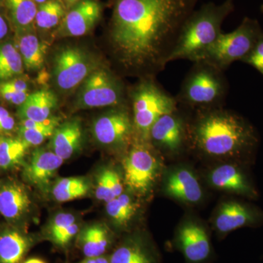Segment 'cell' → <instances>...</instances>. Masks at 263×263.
<instances>
[{
  "label": "cell",
  "instance_id": "8992f818",
  "mask_svg": "<svg viewBox=\"0 0 263 263\" xmlns=\"http://www.w3.org/2000/svg\"><path fill=\"white\" fill-rule=\"evenodd\" d=\"M262 33L258 21L245 17L233 32L221 33L199 61L206 62L221 70H226L233 62H242L248 56Z\"/></svg>",
  "mask_w": 263,
  "mask_h": 263
},
{
  "label": "cell",
  "instance_id": "f35d334b",
  "mask_svg": "<svg viewBox=\"0 0 263 263\" xmlns=\"http://www.w3.org/2000/svg\"><path fill=\"white\" fill-rule=\"evenodd\" d=\"M79 263H110V258L104 255L94 257H86V259Z\"/></svg>",
  "mask_w": 263,
  "mask_h": 263
},
{
  "label": "cell",
  "instance_id": "cb8c5ba5",
  "mask_svg": "<svg viewBox=\"0 0 263 263\" xmlns=\"http://www.w3.org/2000/svg\"><path fill=\"white\" fill-rule=\"evenodd\" d=\"M110 263H156L155 256L139 238H130L116 249Z\"/></svg>",
  "mask_w": 263,
  "mask_h": 263
},
{
  "label": "cell",
  "instance_id": "7402d4cb",
  "mask_svg": "<svg viewBox=\"0 0 263 263\" xmlns=\"http://www.w3.org/2000/svg\"><path fill=\"white\" fill-rule=\"evenodd\" d=\"M19 34L17 47L24 67L29 71L41 70L44 64L47 46L29 32Z\"/></svg>",
  "mask_w": 263,
  "mask_h": 263
},
{
  "label": "cell",
  "instance_id": "d4e9b609",
  "mask_svg": "<svg viewBox=\"0 0 263 263\" xmlns=\"http://www.w3.org/2000/svg\"><path fill=\"white\" fill-rule=\"evenodd\" d=\"M59 125L57 118H50L43 122L24 119L21 122L19 136L29 146H39L53 136Z\"/></svg>",
  "mask_w": 263,
  "mask_h": 263
},
{
  "label": "cell",
  "instance_id": "7a4b0ae2",
  "mask_svg": "<svg viewBox=\"0 0 263 263\" xmlns=\"http://www.w3.org/2000/svg\"><path fill=\"white\" fill-rule=\"evenodd\" d=\"M195 112V119L188 123L189 142L203 155L238 158L257 146L253 127L235 112L223 108Z\"/></svg>",
  "mask_w": 263,
  "mask_h": 263
},
{
  "label": "cell",
  "instance_id": "8fae6325",
  "mask_svg": "<svg viewBox=\"0 0 263 263\" xmlns=\"http://www.w3.org/2000/svg\"><path fill=\"white\" fill-rule=\"evenodd\" d=\"M181 111L178 106L171 113L162 116L151 128L149 141L157 148L177 153L189 141V122H185Z\"/></svg>",
  "mask_w": 263,
  "mask_h": 263
},
{
  "label": "cell",
  "instance_id": "836d02e7",
  "mask_svg": "<svg viewBox=\"0 0 263 263\" xmlns=\"http://www.w3.org/2000/svg\"><path fill=\"white\" fill-rule=\"evenodd\" d=\"M242 62L252 66L263 76V33L253 50Z\"/></svg>",
  "mask_w": 263,
  "mask_h": 263
},
{
  "label": "cell",
  "instance_id": "b9f144b4",
  "mask_svg": "<svg viewBox=\"0 0 263 263\" xmlns=\"http://www.w3.org/2000/svg\"><path fill=\"white\" fill-rule=\"evenodd\" d=\"M83 1V0H65V5L68 8H72L73 5L77 4L79 2Z\"/></svg>",
  "mask_w": 263,
  "mask_h": 263
},
{
  "label": "cell",
  "instance_id": "8d00e7d4",
  "mask_svg": "<svg viewBox=\"0 0 263 263\" xmlns=\"http://www.w3.org/2000/svg\"><path fill=\"white\" fill-rule=\"evenodd\" d=\"M0 89L14 90L18 91H29L28 85L23 79H15L0 82Z\"/></svg>",
  "mask_w": 263,
  "mask_h": 263
},
{
  "label": "cell",
  "instance_id": "603a6c76",
  "mask_svg": "<svg viewBox=\"0 0 263 263\" xmlns=\"http://www.w3.org/2000/svg\"><path fill=\"white\" fill-rule=\"evenodd\" d=\"M110 243L106 228L94 224L85 228L79 237V246L86 257H94L105 254Z\"/></svg>",
  "mask_w": 263,
  "mask_h": 263
},
{
  "label": "cell",
  "instance_id": "4316f807",
  "mask_svg": "<svg viewBox=\"0 0 263 263\" xmlns=\"http://www.w3.org/2000/svg\"><path fill=\"white\" fill-rule=\"evenodd\" d=\"M29 146L22 138L0 137V167L9 169L21 163Z\"/></svg>",
  "mask_w": 263,
  "mask_h": 263
},
{
  "label": "cell",
  "instance_id": "ee69618b",
  "mask_svg": "<svg viewBox=\"0 0 263 263\" xmlns=\"http://www.w3.org/2000/svg\"><path fill=\"white\" fill-rule=\"evenodd\" d=\"M261 11L263 13V4L262 5V6H261Z\"/></svg>",
  "mask_w": 263,
  "mask_h": 263
},
{
  "label": "cell",
  "instance_id": "60d3db41",
  "mask_svg": "<svg viewBox=\"0 0 263 263\" xmlns=\"http://www.w3.org/2000/svg\"><path fill=\"white\" fill-rule=\"evenodd\" d=\"M22 263H46L42 259L37 258V257H32V258H29L27 260L24 261Z\"/></svg>",
  "mask_w": 263,
  "mask_h": 263
},
{
  "label": "cell",
  "instance_id": "d6986e66",
  "mask_svg": "<svg viewBox=\"0 0 263 263\" xmlns=\"http://www.w3.org/2000/svg\"><path fill=\"white\" fill-rule=\"evenodd\" d=\"M82 127L77 119L67 121L57 127L52 136V152L66 160L70 158L79 149L82 141Z\"/></svg>",
  "mask_w": 263,
  "mask_h": 263
},
{
  "label": "cell",
  "instance_id": "7bdbcfd3",
  "mask_svg": "<svg viewBox=\"0 0 263 263\" xmlns=\"http://www.w3.org/2000/svg\"><path fill=\"white\" fill-rule=\"evenodd\" d=\"M49 1V0H34L36 3L37 4H43V3H46V2Z\"/></svg>",
  "mask_w": 263,
  "mask_h": 263
},
{
  "label": "cell",
  "instance_id": "d6a6232c",
  "mask_svg": "<svg viewBox=\"0 0 263 263\" xmlns=\"http://www.w3.org/2000/svg\"><path fill=\"white\" fill-rule=\"evenodd\" d=\"M95 195L98 200L106 202L115 198L110 188L108 169L104 170L98 176Z\"/></svg>",
  "mask_w": 263,
  "mask_h": 263
},
{
  "label": "cell",
  "instance_id": "74e56055",
  "mask_svg": "<svg viewBox=\"0 0 263 263\" xmlns=\"http://www.w3.org/2000/svg\"><path fill=\"white\" fill-rule=\"evenodd\" d=\"M109 180H110V188L114 197H119L123 193V185L120 176L113 169H108Z\"/></svg>",
  "mask_w": 263,
  "mask_h": 263
},
{
  "label": "cell",
  "instance_id": "52a82bcc",
  "mask_svg": "<svg viewBox=\"0 0 263 263\" xmlns=\"http://www.w3.org/2000/svg\"><path fill=\"white\" fill-rule=\"evenodd\" d=\"M76 105L79 108L117 107L125 103L122 81L108 69L95 70L83 82Z\"/></svg>",
  "mask_w": 263,
  "mask_h": 263
},
{
  "label": "cell",
  "instance_id": "3957f363",
  "mask_svg": "<svg viewBox=\"0 0 263 263\" xmlns=\"http://www.w3.org/2000/svg\"><path fill=\"white\" fill-rule=\"evenodd\" d=\"M235 4V0L209 2L194 10L183 24L169 63L179 60L193 62L201 60L222 33V24L234 11Z\"/></svg>",
  "mask_w": 263,
  "mask_h": 263
},
{
  "label": "cell",
  "instance_id": "6da1fadb",
  "mask_svg": "<svg viewBox=\"0 0 263 263\" xmlns=\"http://www.w3.org/2000/svg\"><path fill=\"white\" fill-rule=\"evenodd\" d=\"M200 0H114L109 40L123 70L155 77Z\"/></svg>",
  "mask_w": 263,
  "mask_h": 263
},
{
  "label": "cell",
  "instance_id": "9a60e30c",
  "mask_svg": "<svg viewBox=\"0 0 263 263\" xmlns=\"http://www.w3.org/2000/svg\"><path fill=\"white\" fill-rule=\"evenodd\" d=\"M32 205L28 190L11 181L0 186V214L9 221H17L29 212Z\"/></svg>",
  "mask_w": 263,
  "mask_h": 263
},
{
  "label": "cell",
  "instance_id": "9c48e42d",
  "mask_svg": "<svg viewBox=\"0 0 263 263\" xmlns=\"http://www.w3.org/2000/svg\"><path fill=\"white\" fill-rule=\"evenodd\" d=\"M94 62L79 48L67 47L59 51L54 61V77L57 86L68 91L84 82L95 70Z\"/></svg>",
  "mask_w": 263,
  "mask_h": 263
},
{
  "label": "cell",
  "instance_id": "ffe728a7",
  "mask_svg": "<svg viewBox=\"0 0 263 263\" xmlns=\"http://www.w3.org/2000/svg\"><path fill=\"white\" fill-rule=\"evenodd\" d=\"M58 100L51 90L42 89L29 94L27 100L19 106L18 117L22 119L43 122L51 118L57 108Z\"/></svg>",
  "mask_w": 263,
  "mask_h": 263
},
{
  "label": "cell",
  "instance_id": "44dd1931",
  "mask_svg": "<svg viewBox=\"0 0 263 263\" xmlns=\"http://www.w3.org/2000/svg\"><path fill=\"white\" fill-rule=\"evenodd\" d=\"M33 241L18 230H3L0 233V263H22Z\"/></svg>",
  "mask_w": 263,
  "mask_h": 263
},
{
  "label": "cell",
  "instance_id": "d590c367",
  "mask_svg": "<svg viewBox=\"0 0 263 263\" xmlns=\"http://www.w3.org/2000/svg\"><path fill=\"white\" fill-rule=\"evenodd\" d=\"M15 120L6 109L0 107V133H8L13 130Z\"/></svg>",
  "mask_w": 263,
  "mask_h": 263
},
{
  "label": "cell",
  "instance_id": "4dcf8cb0",
  "mask_svg": "<svg viewBox=\"0 0 263 263\" xmlns=\"http://www.w3.org/2000/svg\"><path fill=\"white\" fill-rule=\"evenodd\" d=\"M65 9L57 0H49L37 8L35 22L41 29H51L56 27L65 17Z\"/></svg>",
  "mask_w": 263,
  "mask_h": 263
},
{
  "label": "cell",
  "instance_id": "484cf974",
  "mask_svg": "<svg viewBox=\"0 0 263 263\" xmlns=\"http://www.w3.org/2000/svg\"><path fill=\"white\" fill-rule=\"evenodd\" d=\"M12 23L18 34L29 32L37 14L34 0H5Z\"/></svg>",
  "mask_w": 263,
  "mask_h": 263
},
{
  "label": "cell",
  "instance_id": "f1b7e54d",
  "mask_svg": "<svg viewBox=\"0 0 263 263\" xmlns=\"http://www.w3.org/2000/svg\"><path fill=\"white\" fill-rule=\"evenodd\" d=\"M89 191V182L84 178H63L53 186V195L57 201L68 202L85 196Z\"/></svg>",
  "mask_w": 263,
  "mask_h": 263
},
{
  "label": "cell",
  "instance_id": "ac0fdd59",
  "mask_svg": "<svg viewBox=\"0 0 263 263\" xmlns=\"http://www.w3.org/2000/svg\"><path fill=\"white\" fill-rule=\"evenodd\" d=\"M164 191L170 197L186 203H196L202 196L200 183L187 169L173 171L166 179Z\"/></svg>",
  "mask_w": 263,
  "mask_h": 263
},
{
  "label": "cell",
  "instance_id": "f546056e",
  "mask_svg": "<svg viewBox=\"0 0 263 263\" xmlns=\"http://www.w3.org/2000/svg\"><path fill=\"white\" fill-rule=\"evenodd\" d=\"M137 210L136 204L127 194L107 202L106 212L118 226H124L131 220Z\"/></svg>",
  "mask_w": 263,
  "mask_h": 263
},
{
  "label": "cell",
  "instance_id": "30bf717a",
  "mask_svg": "<svg viewBox=\"0 0 263 263\" xmlns=\"http://www.w3.org/2000/svg\"><path fill=\"white\" fill-rule=\"evenodd\" d=\"M134 130L133 119L124 105L114 107L97 119L93 125L96 141L103 146L120 147L130 141Z\"/></svg>",
  "mask_w": 263,
  "mask_h": 263
},
{
  "label": "cell",
  "instance_id": "2e32d148",
  "mask_svg": "<svg viewBox=\"0 0 263 263\" xmlns=\"http://www.w3.org/2000/svg\"><path fill=\"white\" fill-rule=\"evenodd\" d=\"M260 217L257 211L245 203L226 202L218 211L215 226L221 233H230L238 228L255 224Z\"/></svg>",
  "mask_w": 263,
  "mask_h": 263
},
{
  "label": "cell",
  "instance_id": "ab89813d",
  "mask_svg": "<svg viewBox=\"0 0 263 263\" xmlns=\"http://www.w3.org/2000/svg\"><path fill=\"white\" fill-rule=\"evenodd\" d=\"M8 25H7L6 22L4 18L0 15V40L4 38L8 34Z\"/></svg>",
  "mask_w": 263,
  "mask_h": 263
},
{
  "label": "cell",
  "instance_id": "5b68a950",
  "mask_svg": "<svg viewBox=\"0 0 263 263\" xmlns=\"http://www.w3.org/2000/svg\"><path fill=\"white\" fill-rule=\"evenodd\" d=\"M135 130L142 141H149L151 128L162 116L178 108L176 97L170 94L155 77H143L129 94Z\"/></svg>",
  "mask_w": 263,
  "mask_h": 263
},
{
  "label": "cell",
  "instance_id": "4fadbf2b",
  "mask_svg": "<svg viewBox=\"0 0 263 263\" xmlns=\"http://www.w3.org/2000/svg\"><path fill=\"white\" fill-rule=\"evenodd\" d=\"M63 162L64 160L51 150L37 148L32 152L24 168V177L34 186L45 188Z\"/></svg>",
  "mask_w": 263,
  "mask_h": 263
},
{
  "label": "cell",
  "instance_id": "277c9868",
  "mask_svg": "<svg viewBox=\"0 0 263 263\" xmlns=\"http://www.w3.org/2000/svg\"><path fill=\"white\" fill-rule=\"evenodd\" d=\"M224 71L205 61L193 62L178 95V105L193 111L222 108L229 90Z\"/></svg>",
  "mask_w": 263,
  "mask_h": 263
},
{
  "label": "cell",
  "instance_id": "7c38bea8",
  "mask_svg": "<svg viewBox=\"0 0 263 263\" xmlns=\"http://www.w3.org/2000/svg\"><path fill=\"white\" fill-rule=\"evenodd\" d=\"M102 7L95 0H83L73 5L61 22L62 37H81L87 34L101 17Z\"/></svg>",
  "mask_w": 263,
  "mask_h": 263
},
{
  "label": "cell",
  "instance_id": "1f68e13d",
  "mask_svg": "<svg viewBox=\"0 0 263 263\" xmlns=\"http://www.w3.org/2000/svg\"><path fill=\"white\" fill-rule=\"evenodd\" d=\"M75 222L76 218L72 214L69 213H60L57 214L52 220L48 229L50 239L56 245L66 230Z\"/></svg>",
  "mask_w": 263,
  "mask_h": 263
},
{
  "label": "cell",
  "instance_id": "83f0119b",
  "mask_svg": "<svg viewBox=\"0 0 263 263\" xmlns=\"http://www.w3.org/2000/svg\"><path fill=\"white\" fill-rule=\"evenodd\" d=\"M24 63L16 48L10 43L0 44V82L23 73Z\"/></svg>",
  "mask_w": 263,
  "mask_h": 263
},
{
  "label": "cell",
  "instance_id": "e575fe53",
  "mask_svg": "<svg viewBox=\"0 0 263 263\" xmlns=\"http://www.w3.org/2000/svg\"><path fill=\"white\" fill-rule=\"evenodd\" d=\"M29 91H18L14 90L0 89V97L5 101L14 105H22L29 96Z\"/></svg>",
  "mask_w": 263,
  "mask_h": 263
},
{
  "label": "cell",
  "instance_id": "ba28073f",
  "mask_svg": "<svg viewBox=\"0 0 263 263\" xmlns=\"http://www.w3.org/2000/svg\"><path fill=\"white\" fill-rule=\"evenodd\" d=\"M159 162L146 143H137L124 160V182L133 191L145 194L155 182Z\"/></svg>",
  "mask_w": 263,
  "mask_h": 263
},
{
  "label": "cell",
  "instance_id": "e0dca14e",
  "mask_svg": "<svg viewBox=\"0 0 263 263\" xmlns=\"http://www.w3.org/2000/svg\"><path fill=\"white\" fill-rule=\"evenodd\" d=\"M213 186L243 196L255 197L257 193L243 171L233 164L216 167L209 176Z\"/></svg>",
  "mask_w": 263,
  "mask_h": 263
},
{
  "label": "cell",
  "instance_id": "5bb4252c",
  "mask_svg": "<svg viewBox=\"0 0 263 263\" xmlns=\"http://www.w3.org/2000/svg\"><path fill=\"white\" fill-rule=\"evenodd\" d=\"M178 242L189 262H202L210 255L209 235L202 226L195 223H186L181 226L178 233Z\"/></svg>",
  "mask_w": 263,
  "mask_h": 263
}]
</instances>
